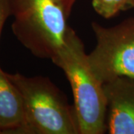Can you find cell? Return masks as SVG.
<instances>
[{"mask_svg":"<svg viewBox=\"0 0 134 134\" xmlns=\"http://www.w3.org/2000/svg\"><path fill=\"white\" fill-rule=\"evenodd\" d=\"M52 60L64 72L72 87L80 133H104L107 105L104 83L92 71L83 43L70 27Z\"/></svg>","mask_w":134,"mask_h":134,"instance_id":"1","label":"cell"},{"mask_svg":"<svg viewBox=\"0 0 134 134\" xmlns=\"http://www.w3.org/2000/svg\"><path fill=\"white\" fill-rule=\"evenodd\" d=\"M22 94L25 121L21 134H81L74 105L51 80L10 74Z\"/></svg>","mask_w":134,"mask_h":134,"instance_id":"2","label":"cell"},{"mask_svg":"<svg viewBox=\"0 0 134 134\" xmlns=\"http://www.w3.org/2000/svg\"><path fill=\"white\" fill-rule=\"evenodd\" d=\"M12 31L35 57L52 59L66 34V15L54 0H11Z\"/></svg>","mask_w":134,"mask_h":134,"instance_id":"3","label":"cell"},{"mask_svg":"<svg viewBox=\"0 0 134 134\" xmlns=\"http://www.w3.org/2000/svg\"><path fill=\"white\" fill-rule=\"evenodd\" d=\"M96 45L87 54L92 71L103 83L119 77L134 79V18L113 27L92 23Z\"/></svg>","mask_w":134,"mask_h":134,"instance_id":"4","label":"cell"},{"mask_svg":"<svg viewBox=\"0 0 134 134\" xmlns=\"http://www.w3.org/2000/svg\"><path fill=\"white\" fill-rule=\"evenodd\" d=\"M103 86L109 133L134 134V79L119 77Z\"/></svg>","mask_w":134,"mask_h":134,"instance_id":"5","label":"cell"},{"mask_svg":"<svg viewBox=\"0 0 134 134\" xmlns=\"http://www.w3.org/2000/svg\"><path fill=\"white\" fill-rule=\"evenodd\" d=\"M24 121L22 94L0 66V130L2 133L21 134Z\"/></svg>","mask_w":134,"mask_h":134,"instance_id":"6","label":"cell"},{"mask_svg":"<svg viewBox=\"0 0 134 134\" xmlns=\"http://www.w3.org/2000/svg\"><path fill=\"white\" fill-rule=\"evenodd\" d=\"M129 0H92V5L97 14L105 19L114 16L121 10L128 8Z\"/></svg>","mask_w":134,"mask_h":134,"instance_id":"7","label":"cell"},{"mask_svg":"<svg viewBox=\"0 0 134 134\" xmlns=\"http://www.w3.org/2000/svg\"><path fill=\"white\" fill-rule=\"evenodd\" d=\"M10 16H12L11 0H0V38L3 26Z\"/></svg>","mask_w":134,"mask_h":134,"instance_id":"8","label":"cell"},{"mask_svg":"<svg viewBox=\"0 0 134 134\" xmlns=\"http://www.w3.org/2000/svg\"><path fill=\"white\" fill-rule=\"evenodd\" d=\"M54 1L62 8L65 14L68 17L71 14L72 7L76 0H54Z\"/></svg>","mask_w":134,"mask_h":134,"instance_id":"9","label":"cell"},{"mask_svg":"<svg viewBox=\"0 0 134 134\" xmlns=\"http://www.w3.org/2000/svg\"><path fill=\"white\" fill-rule=\"evenodd\" d=\"M134 8V0L128 1V8Z\"/></svg>","mask_w":134,"mask_h":134,"instance_id":"10","label":"cell"},{"mask_svg":"<svg viewBox=\"0 0 134 134\" xmlns=\"http://www.w3.org/2000/svg\"><path fill=\"white\" fill-rule=\"evenodd\" d=\"M2 133V132H1V130H0V134Z\"/></svg>","mask_w":134,"mask_h":134,"instance_id":"11","label":"cell"}]
</instances>
